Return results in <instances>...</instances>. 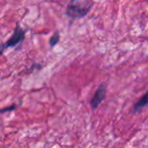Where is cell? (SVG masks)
<instances>
[{
  "mask_svg": "<svg viewBox=\"0 0 148 148\" xmlns=\"http://www.w3.org/2000/svg\"><path fill=\"white\" fill-rule=\"evenodd\" d=\"M92 6V0H71L68 4L66 14L74 19L82 18L89 12Z\"/></svg>",
  "mask_w": 148,
  "mask_h": 148,
  "instance_id": "cell-1",
  "label": "cell"
},
{
  "mask_svg": "<svg viewBox=\"0 0 148 148\" xmlns=\"http://www.w3.org/2000/svg\"><path fill=\"white\" fill-rule=\"evenodd\" d=\"M24 36H25V32L23 30L22 28L17 26L14 31V34L11 36V37L7 42H5L4 43L1 45V53H3L5 49L14 47L17 45L18 43H20L24 39Z\"/></svg>",
  "mask_w": 148,
  "mask_h": 148,
  "instance_id": "cell-2",
  "label": "cell"
},
{
  "mask_svg": "<svg viewBox=\"0 0 148 148\" xmlns=\"http://www.w3.org/2000/svg\"><path fill=\"white\" fill-rule=\"evenodd\" d=\"M106 95H107V87L105 84H101L96 90L95 94L94 95L90 101L91 108L93 109H96L99 107V105L106 99Z\"/></svg>",
  "mask_w": 148,
  "mask_h": 148,
  "instance_id": "cell-3",
  "label": "cell"
},
{
  "mask_svg": "<svg viewBox=\"0 0 148 148\" xmlns=\"http://www.w3.org/2000/svg\"><path fill=\"white\" fill-rule=\"evenodd\" d=\"M148 104V92L144 95V96H142L141 98H140V100L135 104V106H134V111H139V110H140L141 108H145L147 105Z\"/></svg>",
  "mask_w": 148,
  "mask_h": 148,
  "instance_id": "cell-4",
  "label": "cell"
},
{
  "mask_svg": "<svg viewBox=\"0 0 148 148\" xmlns=\"http://www.w3.org/2000/svg\"><path fill=\"white\" fill-rule=\"evenodd\" d=\"M59 41H60V36H59V32H56L51 37H50V39H49V45H50V47H54V46H56L58 42H59Z\"/></svg>",
  "mask_w": 148,
  "mask_h": 148,
  "instance_id": "cell-5",
  "label": "cell"
},
{
  "mask_svg": "<svg viewBox=\"0 0 148 148\" xmlns=\"http://www.w3.org/2000/svg\"><path fill=\"white\" fill-rule=\"evenodd\" d=\"M16 105H12V106H10V108H3L2 110H1V113L2 114H3L4 112H8V111H10V110H13V109H15L16 108Z\"/></svg>",
  "mask_w": 148,
  "mask_h": 148,
  "instance_id": "cell-6",
  "label": "cell"
}]
</instances>
